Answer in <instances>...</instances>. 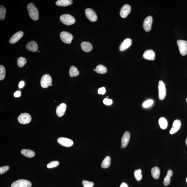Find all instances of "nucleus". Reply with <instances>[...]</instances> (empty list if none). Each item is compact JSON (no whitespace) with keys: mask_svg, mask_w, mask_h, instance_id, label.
Returning <instances> with one entry per match:
<instances>
[{"mask_svg":"<svg viewBox=\"0 0 187 187\" xmlns=\"http://www.w3.org/2000/svg\"><path fill=\"white\" fill-rule=\"evenodd\" d=\"M28 9L29 16L33 20H38L39 18V11L37 8L32 3H30L28 5Z\"/></svg>","mask_w":187,"mask_h":187,"instance_id":"1","label":"nucleus"},{"mask_svg":"<svg viewBox=\"0 0 187 187\" xmlns=\"http://www.w3.org/2000/svg\"><path fill=\"white\" fill-rule=\"evenodd\" d=\"M60 20L63 24L67 26L74 24L75 22V20L72 16L69 14H63L60 17Z\"/></svg>","mask_w":187,"mask_h":187,"instance_id":"2","label":"nucleus"},{"mask_svg":"<svg viewBox=\"0 0 187 187\" xmlns=\"http://www.w3.org/2000/svg\"><path fill=\"white\" fill-rule=\"evenodd\" d=\"M31 183L27 180L20 179L14 182L11 185V187H31Z\"/></svg>","mask_w":187,"mask_h":187,"instance_id":"3","label":"nucleus"},{"mask_svg":"<svg viewBox=\"0 0 187 187\" xmlns=\"http://www.w3.org/2000/svg\"><path fill=\"white\" fill-rule=\"evenodd\" d=\"M52 79L49 75H44L41 78V86L43 88H46L49 86H52Z\"/></svg>","mask_w":187,"mask_h":187,"instance_id":"4","label":"nucleus"},{"mask_svg":"<svg viewBox=\"0 0 187 187\" xmlns=\"http://www.w3.org/2000/svg\"><path fill=\"white\" fill-rule=\"evenodd\" d=\"M158 89L159 99L161 100L164 99L166 96V89L163 81H160L159 82Z\"/></svg>","mask_w":187,"mask_h":187,"instance_id":"5","label":"nucleus"},{"mask_svg":"<svg viewBox=\"0 0 187 187\" xmlns=\"http://www.w3.org/2000/svg\"><path fill=\"white\" fill-rule=\"evenodd\" d=\"M177 43L181 54L183 56L186 55L187 53V41L178 40Z\"/></svg>","mask_w":187,"mask_h":187,"instance_id":"6","label":"nucleus"},{"mask_svg":"<svg viewBox=\"0 0 187 187\" xmlns=\"http://www.w3.org/2000/svg\"><path fill=\"white\" fill-rule=\"evenodd\" d=\"M61 40L67 44H70L73 39V37L71 33L63 31L60 34Z\"/></svg>","mask_w":187,"mask_h":187,"instance_id":"7","label":"nucleus"},{"mask_svg":"<svg viewBox=\"0 0 187 187\" xmlns=\"http://www.w3.org/2000/svg\"><path fill=\"white\" fill-rule=\"evenodd\" d=\"M32 119L31 117L27 113H22L18 118L19 122L22 124H26L30 122Z\"/></svg>","mask_w":187,"mask_h":187,"instance_id":"8","label":"nucleus"},{"mask_svg":"<svg viewBox=\"0 0 187 187\" xmlns=\"http://www.w3.org/2000/svg\"><path fill=\"white\" fill-rule=\"evenodd\" d=\"M153 23V18L151 16H149L145 18L143 23V28L146 32L151 31Z\"/></svg>","mask_w":187,"mask_h":187,"instance_id":"9","label":"nucleus"},{"mask_svg":"<svg viewBox=\"0 0 187 187\" xmlns=\"http://www.w3.org/2000/svg\"><path fill=\"white\" fill-rule=\"evenodd\" d=\"M57 142L62 146L66 147L72 146L73 144L72 140L66 138L60 137L58 139Z\"/></svg>","mask_w":187,"mask_h":187,"instance_id":"10","label":"nucleus"},{"mask_svg":"<svg viewBox=\"0 0 187 187\" xmlns=\"http://www.w3.org/2000/svg\"><path fill=\"white\" fill-rule=\"evenodd\" d=\"M85 13L87 17L90 21L95 22L97 20V16L96 13L93 10L90 8H87L86 9Z\"/></svg>","mask_w":187,"mask_h":187,"instance_id":"11","label":"nucleus"},{"mask_svg":"<svg viewBox=\"0 0 187 187\" xmlns=\"http://www.w3.org/2000/svg\"><path fill=\"white\" fill-rule=\"evenodd\" d=\"M131 11V6L128 5H125L122 7L121 10H120V16L122 18H126L128 15L130 14Z\"/></svg>","mask_w":187,"mask_h":187,"instance_id":"12","label":"nucleus"},{"mask_svg":"<svg viewBox=\"0 0 187 187\" xmlns=\"http://www.w3.org/2000/svg\"><path fill=\"white\" fill-rule=\"evenodd\" d=\"M181 123L179 120H174L173 123L172 127L170 131L171 134H173L176 133L181 128Z\"/></svg>","mask_w":187,"mask_h":187,"instance_id":"13","label":"nucleus"},{"mask_svg":"<svg viewBox=\"0 0 187 187\" xmlns=\"http://www.w3.org/2000/svg\"><path fill=\"white\" fill-rule=\"evenodd\" d=\"M132 43L131 39H125L120 45L119 49L120 51H123L128 49L131 46Z\"/></svg>","mask_w":187,"mask_h":187,"instance_id":"14","label":"nucleus"},{"mask_svg":"<svg viewBox=\"0 0 187 187\" xmlns=\"http://www.w3.org/2000/svg\"><path fill=\"white\" fill-rule=\"evenodd\" d=\"M130 135L129 132L126 131L123 135L121 139V145L122 148H124L127 146L129 143Z\"/></svg>","mask_w":187,"mask_h":187,"instance_id":"15","label":"nucleus"},{"mask_svg":"<svg viewBox=\"0 0 187 187\" xmlns=\"http://www.w3.org/2000/svg\"><path fill=\"white\" fill-rule=\"evenodd\" d=\"M143 58L145 59L150 61H153L155 59V54L153 50H148L143 53Z\"/></svg>","mask_w":187,"mask_h":187,"instance_id":"16","label":"nucleus"},{"mask_svg":"<svg viewBox=\"0 0 187 187\" xmlns=\"http://www.w3.org/2000/svg\"><path fill=\"white\" fill-rule=\"evenodd\" d=\"M67 106L64 103H61L57 107L56 109V113L59 117H61L63 116L66 111Z\"/></svg>","mask_w":187,"mask_h":187,"instance_id":"17","label":"nucleus"},{"mask_svg":"<svg viewBox=\"0 0 187 187\" xmlns=\"http://www.w3.org/2000/svg\"><path fill=\"white\" fill-rule=\"evenodd\" d=\"M23 32L22 31L18 32L13 35L10 40L9 42L11 44H15L22 37Z\"/></svg>","mask_w":187,"mask_h":187,"instance_id":"18","label":"nucleus"},{"mask_svg":"<svg viewBox=\"0 0 187 187\" xmlns=\"http://www.w3.org/2000/svg\"><path fill=\"white\" fill-rule=\"evenodd\" d=\"M27 49L32 52H36L38 50L37 43L34 41L30 42L26 46Z\"/></svg>","mask_w":187,"mask_h":187,"instance_id":"19","label":"nucleus"},{"mask_svg":"<svg viewBox=\"0 0 187 187\" xmlns=\"http://www.w3.org/2000/svg\"><path fill=\"white\" fill-rule=\"evenodd\" d=\"M81 46L83 50L86 52L91 51L93 49V46L89 42H83L81 44Z\"/></svg>","mask_w":187,"mask_h":187,"instance_id":"20","label":"nucleus"},{"mask_svg":"<svg viewBox=\"0 0 187 187\" xmlns=\"http://www.w3.org/2000/svg\"><path fill=\"white\" fill-rule=\"evenodd\" d=\"M73 1L71 0H58L56 1L57 5L60 6H67L72 4Z\"/></svg>","mask_w":187,"mask_h":187,"instance_id":"21","label":"nucleus"},{"mask_svg":"<svg viewBox=\"0 0 187 187\" xmlns=\"http://www.w3.org/2000/svg\"><path fill=\"white\" fill-rule=\"evenodd\" d=\"M151 173L153 178L155 179H158L159 178L160 174V170L158 167H153L151 169Z\"/></svg>","mask_w":187,"mask_h":187,"instance_id":"22","label":"nucleus"},{"mask_svg":"<svg viewBox=\"0 0 187 187\" xmlns=\"http://www.w3.org/2000/svg\"><path fill=\"white\" fill-rule=\"evenodd\" d=\"M173 172L171 170H169L167 172V174L163 181V184L165 186H167L171 182V178L173 175Z\"/></svg>","mask_w":187,"mask_h":187,"instance_id":"23","label":"nucleus"},{"mask_svg":"<svg viewBox=\"0 0 187 187\" xmlns=\"http://www.w3.org/2000/svg\"><path fill=\"white\" fill-rule=\"evenodd\" d=\"M21 153L24 156L29 158L33 157L35 155L34 152L30 149H23L22 150Z\"/></svg>","mask_w":187,"mask_h":187,"instance_id":"24","label":"nucleus"},{"mask_svg":"<svg viewBox=\"0 0 187 187\" xmlns=\"http://www.w3.org/2000/svg\"><path fill=\"white\" fill-rule=\"evenodd\" d=\"M111 163V159L110 156H106L102 163L101 166L103 168L109 167Z\"/></svg>","mask_w":187,"mask_h":187,"instance_id":"25","label":"nucleus"},{"mask_svg":"<svg viewBox=\"0 0 187 187\" xmlns=\"http://www.w3.org/2000/svg\"><path fill=\"white\" fill-rule=\"evenodd\" d=\"M159 124L160 127L162 129H165L168 126V122L167 120L164 117H161L159 120Z\"/></svg>","mask_w":187,"mask_h":187,"instance_id":"26","label":"nucleus"},{"mask_svg":"<svg viewBox=\"0 0 187 187\" xmlns=\"http://www.w3.org/2000/svg\"><path fill=\"white\" fill-rule=\"evenodd\" d=\"M70 76L71 77L77 76L79 74V71L77 69V68L74 66H72L69 69Z\"/></svg>","mask_w":187,"mask_h":187,"instance_id":"27","label":"nucleus"},{"mask_svg":"<svg viewBox=\"0 0 187 187\" xmlns=\"http://www.w3.org/2000/svg\"><path fill=\"white\" fill-rule=\"evenodd\" d=\"M96 70L97 73L100 74H104L107 71V69L103 65H100L96 66Z\"/></svg>","mask_w":187,"mask_h":187,"instance_id":"28","label":"nucleus"},{"mask_svg":"<svg viewBox=\"0 0 187 187\" xmlns=\"http://www.w3.org/2000/svg\"><path fill=\"white\" fill-rule=\"evenodd\" d=\"M6 11V8L4 6L1 5L0 7V19L1 20H3L5 19Z\"/></svg>","mask_w":187,"mask_h":187,"instance_id":"29","label":"nucleus"},{"mask_svg":"<svg viewBox=\"0 0 187 187\" xmlns=\"http://www.w3.org/2000/svg\"><path fill=\"white\" fill-rule=\"evenodd\" d=\"M134 175L137 181H139L142 178L143 175L141 174V170L140 169L136 170L135 171Z\"/></svg>","mask_w":187,"mask_h":187,"instance_id":"30","label":"nucleus"},{"mask_svg":"<svg viewBox=\"0 0 187 187\" xmlns=\"http://www.w3.org/2000/svg\"><path fill=\"white\" fill-rule=\"evenodd\" d=\"M26 63V60L24 57H20L17 59V64L20 67H22L24 66Z\"/></svg>","mask_w":187,"mask_h":187,"instance_id":"31","label":"nucleus"},{"mask_svg":"<svg viewBox=\"0 0 187 187\" xmlns=\"http://www.w3.org/2000/svg\"><path fill=\"white\" fill-rule=\"evenodd\" d=\"M6 70L4 66L1 65L0 66V80L4 79L5 76Z\"/></svg>","mask_w":187,"mask_h":187,"instance_id":"32","label":"nucleus"},{"mask_svg":"<svg viewBox=\"0 0 187 187\" xmlns=\"http://www.w3.org/2000/svg\"><path fill=\"white\" fill-rule=\"evenodd\" d=\"M59 161H53L51 162L48 163L47 167L49 168H51L54 167H57L59 165Z\"/></svg>","mask_w":187,"mask_h":187,"instance_id":"33","label":"nucleus"},{"mask_svg":"<svg viewBox=\"0 0 187 187\" xmlns=\"http://www.w3.org/2000/svg\"><path fill=\"white\" fill-rule=\"evenodd\" d=\"M153 101L152 100H148L145 101L143 104V106L145 108H148L153 104Z\"/></svg>","mask_w":187,"mask_h":187,"instance_id":"34","label":"nucleus"},{"mask_svg":"<svg viewBox=\"0 0 187 187\" xmlns=\"http://www.w3.org/2000/svg\"><path fill=\"white\" fill-rule=\"evenodd\" d=\"M83 187H93L94 184L92 182L84 180L82 182Z\"/></svg>","mask_w":187,"mask_h":187,"instance_id":"35","label":"nucleus"},{"mask_svg":"<svg viewBox=\"0 0 187 187\" xmlns=\"http://www.w3.org/2000/svg\"><path fill=\"white\" fill-rule=\"evenodd\" d=\"M9 167L8 166L1 167H0V174H2L5 173L9 169Z\"/></svg>","mask_w":187,"mask_h":187,"instance_id":"36","label":"nucleus"},{"mask_svg":"<svg viewBox=\"0 0 187 187\" xmlns=\"http://www.w3.org/2000/svg\"><path fill=\"white\" fill-rule=\"evenodd\" d=\"M103 103L105 105L107 106H110L112 104L113 101L111 99H109L108 98H106L103 100Z\"/></svg>","mask_w":187,"mask_h":187,"instance_id":"37","label":"nucleus"},{"mask_svg":"<svg viewBox=\"0 0 187 187\" xmlns=\"http://www.w3.org/2000/svg\"><path fill=\"white\" fill-rule=\"evenodd\" d=\"M98 92L99 94L104 95L106 92V88L104 87L100 88L98 90Z\"/></svg>","mask_w":187,"mask_h":187,"instance_id":"38","label":"nucleus"},{"mask_svg":"<svg viewBox=\"0 0 187 187\" xmlns=\"http://www.w3.org/2000/svg\"><path fill=\"white\" fill-rule=\"evenodd\" d=\"M21 95V92L20 91H17L15 92L14 94L15 97L18 98Z\"/></svg>","mask_w":187,"mask_h":187,"instance_id":"39","label":"nucleus"},{"mask_svg":"<svg viewBox=\"0 0 187 187\" xmlns=\"http://www.w3.org/2000/svg\"><path fill=\"white\" fill-rule=\"evenodd\" d=\"M25 83L24 81H22L20 82L18 86L20 88H22L24 86Z\"/></svg>","mask_w":187,"mask_h":187,"instance_id":"40","label":"nucleus"},{"mask_svg":"<svg viewBox=\"0 0 187 187\" xmlns=\"http://www.w3.org/2000/svg\"><path fill=\"white\" fill-rule=\"evenodd\" d=\"M120 187H128V186L126 183L123 182L121 184Z\"/></svg>","mask_w":187,"mask_h":187,"instance_id":"41","label":"nucleus"},{"mask_svg":"<svg viewBox=\"0 0 187 187\" xmlns=\"http://www.w3.org/2000/svg\"><path fill=\"white\" fill-rule=\"evenodd\" d=\"M186 143L187 146V138H186Z\"/></svg>","mask_w":187,"mask_h":187,"instance_id":"42","label":"nucleus"},{"mask_svg":"<svg viewBox=\"0 0 187 187\" xmlns=\"http://www.w3.org/2000/svg\"><path fill=\"white\" fill-rule=\"evenodd\" d=\"M94 71H96V69H94Z\"/></svg>","mask_w":187,"mask_h":187,"instance_id":"43","label":"nucleus"},{"mask_svg":"<svg viewBox=\"0 0 187 187\" xmlns=\"http://www.w3.org/2000/svg\"><path fill=\"white\" fill-rule=\"evenodd\" d=\"M186 182H187V178L186 179Z\"/></svg>","mask_w":187,"mask_h":187,"instance_id":"44","label":"nucleus"},{"mask_svg":"<svg viewBox=\"0 0 187 187\" xmlns=\"http://www.w3.org/2000/svg\"><path fill=\"white\" fill-rule=\"evenodd\" d=\"M186 102H187V98H186Z\"/></svg>","mask_w":187,"mask_h":187,"instance_id":"45","label":"nucleus"}]
</instances>
